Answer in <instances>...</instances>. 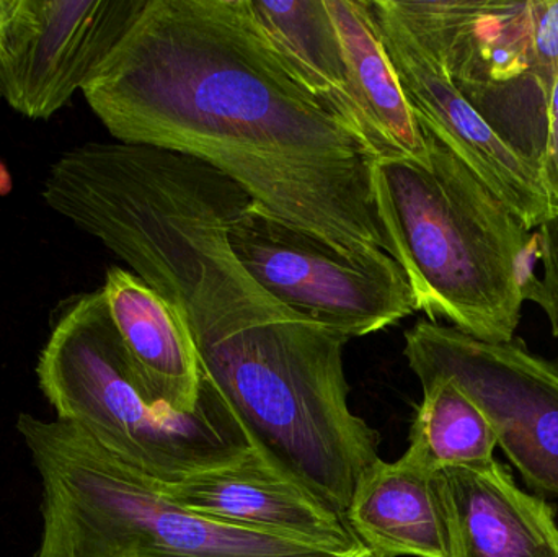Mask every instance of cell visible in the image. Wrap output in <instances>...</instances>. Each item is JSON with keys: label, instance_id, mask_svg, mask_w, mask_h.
I'll use <instances>...</instances> for the list:
<instances>
[{"label": "cell", "instance_id": "3", "mask_svg": "<svg viewBox=\"0 0 558 557\" xmlns=\"http://www.w3.org/2000/svg\"><path fill=\"white\" fill-rule=\"evenodd\" d=\"M36 376L56 419L77 425L160 486L228 467L252 451L209 379L192 414L163 408L147 395L101 290L65 301L39 353Z\"/></svg>", "mask_w": 558, "mask_h": 557}, {"label": "cell", "instance_id": "8", "mask_svg": "<svg viewBox=\"0 0 558 557\" xmlns=\"http://www.w3.org/2000/svg\"><path fill=\"white\" fill-rule=\"evenodd\" d=\"M147 0H16L0 51V97L48 120L94 77Z\"/></svg>", "mask_w": 558, "mask_h": 557}, {"label": "cell", "instance_id": "13", "mask_svg": "<svg viewBox=\"0 0 558 557\" xmlns=\"http://www.w3.org/2000/svg\"><path fill=\"white\" fill-rule=\"evenodd\" d=\"M344 519L369 557H451L436 473L403 458L364 473Z\"/></svg>", "mask_w": 558, "mask_h": 557}, {"label": "cell", "instance_id": "20", "mask_svg": "<svg viewBox=\"0 0 558 557\" xmlns=\"http://www.w3.org/2000/svg\"><path fill=\"white\" fill-rule=\"evenodd\" d=\"M13 182L5 164L0 160V196H7L12 192Z\"/></svg>", "mask_w": 558, "mask_h": 557}, {"label": "cell", "instance_id": "2", "mask_svg": "<svg viewBox=\"0 0 558 557\" xmlns=\"http://www.w3.org/2000/svg\"><path fill=\"white\" fill-rule=\"evenodd\" d=\"M423 133L428 164L374 162V205L389 255L428 320H448L482 342H511L523 316V283L536 265L533 231L448 147Z\"/></svg>", "mask_w": 558, "mask_h": 557}, {"label": "cell", "instance_id": "18", "mask_svg": "<svg viewBox=\"0 0 558 557\" xmlns=\"http://www.w3.org/2000/svg\"><path fill=\"white\" fill-rule=\"evenodd\" d=\"M541 179L549 196L553 219L558 218V77L554 85L549 107V130H547L546 150L541 160Z\"/></svg>", "mask_w": 558, "mask_h": 557}, {"label": "cell", "instance_id": "14", "mask_svg": "<svg viewBox=\"0 0 558 557\" xmlns=\"http://www.w3.org/2000/svg\"><path fill=\"white\" fill-rule=\"evenodd\" d=\"M327 7L377 160L397 157L428 164L425 133L384 48L371 0H327Z\"/></svg>", "mask_w": 558, "mask_h": 557}, {"label": "cell", "instance_id": "9", "mask_svg": "<svg viewBox=\"0 0 558 557\" xmlns=\"http://www.w3.org/2000/svg\"><path fill=\"white\" fill-rule=\"evenodd\" d=\"M371 7L420 126L462 160L530 231L550 221L553 208L539 169L495 133L389 0H371Z\"/></svg>", "mask_w": 558, "mask_h": 557}, {"label": "cell", "instance_id": "10", "mask_svg": "<svg viewBox=\"0 0 558 557\" xmlns=\"http://www.w3.org/2000/svg\"><path fill=\"white\" fill-rule=\"evenodd\" d=\"M163 493L206 519L314 548L369 557L347 519L275 470L258 451L167 484Z\"/></svg>", "mask_w": 558, "mask_h": 557}, {"label": "cell", "instance_id": "19", "mask_svg": "<svg viewBox=\"0 0 558 557\" xmlns=\"http://www.w3.org/2000/svg\"><path fill=\"white\" fill-rule=\"evenodd\" d=\"M16 0H0V51H2L3 41H5L7 29H9L10 20L15 12Z\"/></svg>", "mask_w": 558, "mask_h": 557}, {"label": "cell", "instance_id": "11", "mask_svg": "<svg viewBox=\"0 0 558 557\" xmlns=\"http://www.w3.org/2000/svg\"><path fill=\"white\" fill-rule=\"evenodd\" d=\"M451 557H558L556 510L494 460L436 473Z\"/></svg>", "mask_w": 558, "mask_h": 557}, {"label": "cell", "instance_id": "4", "mask_svg": "<svg viewBox=\"0 0 558 557\" xmlns=\"http://www.w3.org/2000/svg\"><path fill=\"white\" fill-rule=\"evenodd\" d=\"M16 431L43 484L35 557H356L198 516L69 422L22 412Z\"/></svg>", "mask_w": 558, "mask_h": 557}, {"label": "cell", "instance_id": "16", "mask_svg": "<svg viewBox=\"0 0 558 557\" xmlns=\"http://www.w3.org/2000/svg\"><path fill=\"white\" fill-rule=\"evenodd\" d=\"M422 388L403 460L428 473L494 461L497 435L481 408L448 379Z\"/></svg>", "mask_w": 558, "mask_h": 557}, {"label": "cell", "instance_id": "1", "mask_svg": "<svg viewBox=\"0 0 558 557\" xmlns=\"http://www.w3.org/2000/svg\"><path fill=\"white\" fill-rule=\"evenodd\" d=\"M82 92L120 143L203 160L341 254H389L376 154L295 78L251 0H147Z\"/></svg>", "mask_w": 558, "mask_h": 557}, {"label": "cell", "instance_id": "6", "mask_svg": "<svg viewBox=\"0 0 558 557\" xmlns=\"http://www.w3.org/2000/svg\"><path fill=\"white\" fill-rule=\"evenodd\" d=\"M251 277L289 310L344 337H364L416 313L409 278L386 251L348 255L252 202L229 225Z\"/></svg>", "mask_w": 558, "mask_h": 557}, {"label": "cell", "instance_id": "7", "mask_svg": "<svg viewBox=\"0 0 558 557\" xmlns=\"http://www.w3.org/2000/svg\"><path fill=\"white\" fill-rule=\"evenodd\" d=\"M403 355L422 386L448 379L464 391L524 483L558 497V360L521 339L482 342L428 319L407 330Z\"/></svg>", "mask_w": 558, "mask_h": 557}, {"label": "cell", "instance_id": "12", "mask_svg": "<svg viewBox=\"0 0 558 557\" xmlns=\"http://www.w3.org/2000/svg\"><path fill=\"white\" fill-rule=\"evenodd\" d=\"M131 366L159 405L192 414L209 382L179 311L133 271L108 268L104 288Z\"/></svg>", "mask_w": 558, "mask_h": 557}, {"label": "cell", "instance_id": "15", "mask_svg": "<svg viewBox=\"0 0 558 557\" xmlns=\"http://www.w3.org/2000/svg\"><path fill=\"white\" fill-rule=\"evenodd\" d=\"M251 7L295 78L373 149L327 0H251Z\"/></svg>", "mask_w": 558, "mask_h": 557}, {"label": "cell", "instance_id": "5", "mask_svg": "<svg viewBox=\"0 0 558 557\" xmlns=\"http://www.w3.org/2000/svg\"><path fill=\"white\" fill-rule=\"evenodd\" d=\"M389 2L495 133L539 169L556 81L534 51L533 2Z\"/></svg>", "mask_w": 558, "mask_h": 557}, {"label": "cell", "instance_id": "17", "mask_svg": "<svg viewBox=\"0 0 558 557\" xmlns=\"http://www.w3.org/2000/svg\"><path fill=\"white\" fill-rule=\"evenodd\" d=\"M534 249L539 271H533L524 280V301H531L544 311L550 330L558 337V218L536 229Z\"/></svg>", "mask_w": 558, "mask_h": 557}]
</instances>
